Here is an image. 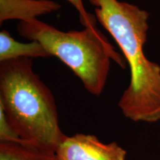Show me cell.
Returning a JSON list of instances; mask_svg holds the SVG:
<instances>
[{"instance_id": "obj_9", "label": "cell", "mask_w": 160, "mask_h": 160, "mask_svg": "<svg viewBox=\"0 0 160 160\" xmlns=\"http://www.w3.org/2000/svg\"><path fill=\"white\" fill-rule=\"evenodd\" d=\"M66 1L71 4L78 11L80 23L83 25L84 28L95 27L97 21V17L86 11L82 0H66Z\"/></svg>"}, {"instance_id": "obj_8", "label": "cell", "mask_w": 160, "mask_h": 160, "mask_svg": "<svg viewBox=\"0 0 160 160\" xmlns=\"http://www.w3.org/2000/svg\"><path fill=\"white\" fill-rule=\"evenodd\" d=\"M0 142L29 145L28 143L24 141L13 129L8 121L4 110L1 106H0Z\"/></svg>"}, {"instance_id": "obj_6", "label": "cell", "mask_w": 160, "mask_h": 160, "mask_svg": "<svg viewBox=\"0 0 160 160\" xmlns=\"http://www.w3.org/2000/svg\"><path fill=\"white\" fill-rule=\"evenodd\" d=\"M49 57H51V55L41 43L37 41L19 42L6 30L0 32V62L19 58Z\"/></svg>"}, {"instance_id": "obj_2", "label": "cell", "mask_w": 160, "mask_h": 160, "mask_svg": "<svg viewBox=\"0 0 160 160\" xmlns=\"http://www.w3.org/2000/svg\"><path fill=\"white\" fill-rule=\"evenodd\" d=\"M0 106L13 129L29 145L56 152L66 137L54 97L35 73L31 59L0 62Z\"/></svg>"}, {"instance_id": "obj_4", "label": "cell", "mask_w": 160, "mask_h": 160, "mask_svg": "<svg viewBox=\"0 0 160 160\" xmlns=\"http://www.w3.org/2000/svg\"><path fill=\"white\" fill-rule=\"evenodd\" d=\"M59 160H126L127 153L115 142L104 143L94 135L66 136L56 151Z\"/></svg>"}, {"instance_id": "obj_7", "label": "cell", "mask_w": 160, "mask_h": 160, "mask_svg": "<svg viewBox=\"0 0 160 160\" xmlns=\"http://www.w3.org/2000/svg\"><path fill=\"white\" fill-rule=\"evenodd\" d=\"M0 160H59L56 152L29 145L0 142Z\"/></svg>"}, {"instance_id": "obj_5", "label": "cell", "mask_w": 160, "mask_h": 160, "mask_svg": "<svg viewBox=\"0 0 160 160\" xmlns=\"http://www.w3.org/2000/svg\"><path fill=\"white\" fill-rule=\"evenodd\" d=\"M60 8L53 0H0V24L11 19L31 21Z\"/></svg>"}, {"instance_id": "obj_1", "label": "cell", "mask_w": 160, "mask_h": 160, "mask_svg": "<svg viewBox=\"0 0 160 160\" xmlns=\"http://www.w3.org/2000/svg\"><path fill=\"white\" fill-rule=\"evenodd\" d=\"M97 21L108 31L122 52L131 71L130 83L118 106L133 122L160 121V65L146 57L144 45L149 13L137 5L119 0H88Z\"/></svg>"}, {"instance_id": "obj_3", "label": "cell", "mask_w": 160, "mask_h": 160, "mask_svg": "<svg viewBox=\"0 0 160 160\" xmlns=\"http://www.w3.org/2000/svg\"><path fill=\"white\" fill-rule=\"evenodd\" d=\"M17 29L22 37L41 43L51 57L65 63L81 80L86 91L96 97L105 88L111 61L122 68H126L125 59L97 26L65 32L33 19L19 22Z\"/></svg>"}]
</instances>
